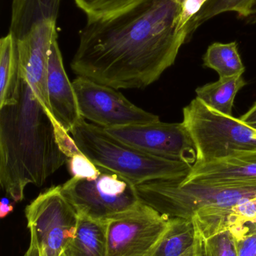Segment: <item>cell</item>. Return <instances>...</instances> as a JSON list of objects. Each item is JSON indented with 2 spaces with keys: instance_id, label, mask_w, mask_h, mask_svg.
<instances>
[{
  "instance_id": "6da1fadb",
  "label": "cell",
  "mask_w": 256,
  "mask_h": 256,
  "mask_svg": "<svg viewBox=\"0 0 256 256\" xmlns=\"http://www.w3.org/2000/svg\"><path fill=\"white\" fill-rule=\"evenodd\" d=\"M183 1L147 0L114 18L87 20L71 61L72 72L116 90L152 85L188 42Z\"/></svg>"
},
{
  "instance_id": "7a4b0ae2",
  "label": "cell",
  "mask_w": 256,
  "mask_h": 256,
  "mask_svg": "<svg viewBox=\"0 0 256 256\" xmlns=\"http://www.w3.org/2000/svg\"><path fill=\"white\" fill-rule=\"evenodd\" d=\"M20 78L15 98L0 106V184L15 202L23 201L29 184L42 186L69 160L52 116Z\"/></svg>"
},
{
  "instance_id": "3957f363",
  "label": "cell",
  "mask_w": 256,
  "mask_h": 256,
  "mask_svg": "<svg viewBox=\"0 0 256 256\" xmlns=\"http://www.w3.org/2000/svg\"><path fill=\"white\" fill-rule=\"evenodd\" d=\"M70 132L80 150L95 165L135 185L161 179H184L192 168L190 164L154 156L125 144L82 118Z\"/></svg>"
},
{
  "instance_id": "277c9868",
  "label": "cell",
  "mask_w": 256,
  "mask_h": 256,
  "mask_svg": "<svg viewBox=\"0 0 256 256\" xmlns=\"http://www.w3.org/2000/svg\"><path fill=\"white\" fill-rule=\"evenodd\" d=\"M141 202L168 218H210L256 198V186H216L182 179H161L136 185Z\"/></svg>"
},
{
  "instance_id": "5b68a950",
  "label": "cell",
  "mask_w": 256,
  "mask_h": 256,
  "mask_svg": "<svg viewBox=\"0 0 256 256\" xmlns=\"http://www.w3.org/2000/svg\"><path fill=\"white\" fill-rule=\"evenodd\" d=\"M183 123L195 144L196 162L256 150L255 128L232 116L214 110L198 98L183 109Z\"/></svg>"
},
{
  "instance_id": "8992f818",
  "label": "cell",
  "mask_w": 256,
  "mask_h": 256,
  "mask_svg": "<svg viewBox=\"0 0 256 256\" xmlns=\"http://www.w3.org/2000/svg\"><path fill=\"white\" fill-rule=\"evenodd\" d=\"M61 189L78 216L94 220H109L133 210L141 203L135 184L101 167L96 177H72L62 185Z\"/></svg>"
},
{
  "instance_id": "52a82bcc",
  "label": "cell",
  "mask_w": 256,
  "mask_h": 256,
  "mask_svg": "<svg viewBox=\"0 0 256 256\" xmlns=\"http://www.w3.org/2000/svg\"><path fill=\"white\" fill-rule=\"evenodd\" d=\"M30 240L40 256H60L75 237L78 216L61 186L39 194L25 209Z\"/></svg>"
},
{
  "instance_id": "ba28073f",
  "label": "cell",
  "mask_w": 256,
  "mask_h": 256,
  "mask_svg": "<svg viewBox=\"0 0 256 256\" xmlns=\"http://www.w3.org/2000/svg\"><path fill=\"white\" fill-rule=\"evenodd\" d=\"M72 85L81 118L99 127L107 129L160 121L158 116L135 106L112 87L81 76Z\"/></svg>"
},
{
  "instance_id": "9c48e42d",
  "label": "cell",
  "mask_w": 256,
  "mask_h": 256,
  "mask_svg": "<svg viewBox=\"0 0 256 256\" xmlns=\"http://www.w3.org/2000/svg\"><path fill=\"white\" fill-rule=\"evenodd\" d=\"M169 218L141 202L133 210L107 221L108 256H150L168 228Z\"/></svg>"
},
{
  "instance_id": "30bf717a",
  "label": "cell",
  "mask_w": 256,
  "mask_h": 256,
  "mask_svg": "<svg viewBox=\"0 0 256 256\" xmlns=\"http://www.w3.org/2000/svg\"><path fill=\"white\" fill-rule=\"evenodd\" d=\"M105 130L122 142L150 154L192 166L196 162L195 144L183 122L158 121Z\"/></svg>"
},
{
  "instance_id": "8fae6325",
  "label": "cell",
  "mask_w": 256,
  "mask_h": 256,
  "mask_svg": "<svg viewBox=\"0 0 256 256\" xmlns=\"http://www.w3.org/2000/svg\"><path fill=\"white\" fill-rule=\"evenodd\" d=\"M57 24L45 22L17 40L19 74L51 114L48 96V58L51 45L57 40Z\"/></svg>"
},
{
  "instance_id": "7c38bea8",
  "label": "cell",
  "mask_w": 256,
  "mask_h": 256,
  "mask_svg": "<svg viewBox=\"0 0 256 256\" xmlns=\"http://www.w3.org/2000/svg\"><path fill=\"white\" fill-rule=\"evenodd\" d=\"M182 182L216 186H256V150L210 162H195Z\"/></svg>"
},
{
  "instance_id": "4fadbf2b",
  "label": "cell",
  "mask_w": 256,
  "mask_h": 256,
  "mask_svg": "<svg viewBox=\"0 0 256 256\" xmlns=\"http://www.w3.org/2000/svg\"><path fill=\"white\" fill-rule=\"evenodd\" d=\"M47 86L51 116L65 130L71 132L81 117L75 90L65 70L57 40L52 44L50 50Z\"/></svg>"
},
{
  "instance_id": "5bb4252c",
  "label": "cell",
  "mask_w": 256,
  "mask_h": 256,
  "mask_svg": "<svg viewBox=\"0 0 256 256\" xmlns=\"http://www.w3.org/2000/svg\"><path fill=\"white\" fill-rule=\"evenodd\" d=\"M61 0H12L9 33L23 38L45 22L57 24Z\"/></svg>"
},
{
  "instance_id": "9a60e30c",
  "label": "cell",
  "mask_w": 256,
  "mask_h": 256,
  "mask_svg": "<svg viewBox=\"0 0 256 256\" xmlns=\"http://www.w3.org/2000/svg\"><path fill=\"white\" fill-rule=\"evenodd\" d=\"M63 254L66 256H108L107 221L79 216L75 237Z\"/></svg>"
},
{
  "instance_id": "2e32d148",
  "label": "cell",
  "mask_w": 256,
  "mask_h": 256,
  "mask_svg": "<svg viewBox=\"0 0 256 256\" xmlns=\"http://www.w3.org/2000/svg\"><path fill=\"white\" fill-rule=\"evenodd\" d=\"M198 228L193 218H170L168 228L150 256H182L196 242Z\"/></svg>"
},
{
  "instance_id": "e0dca14e",
  "label": "cell",
  "mask_w": 256,
  "mask_h": 256,
  "mask_svg": "<svg viewBox=\"0 0 256 256\" xmlns=\"http://www.w3.org/2000/svg\"><path fill=\"white\" fill-rule=\"evenodd\" d=\"M246 84L243 76L219 78L216 82L197 88L196 98L214 110L232 116L234 98Z\"/></svg>"
},
{
  "instance_id": "ac0fdd59",
  "label": "cell",
  "mask_w": 256,
  "mask_h": 256,
  "mask_svg": "<svg viewBox=\"0 0 256 256\" xmlns=\"http://www.w3.org/2000/svg\"><path fill=\"white\" fill-rule=\"evenodd\" d=\"M20 79L17 40L9 32L0 40V106L14 99Z\"/></svg>"
},
{
  "instance_id": "d6986e66",
  "label": "cell",
  "mask_w": 256,
  "mask_h": 256,
  "mask_svg": "<svg viewBox=\"0 0 256 256\" xmlns=\"http://www.w3.org/2000/svg\"><path fill=\"white\" fill-rule=\"evenodd\" d=\"M203 62L205 67L217 72L219 78L243 76L245 72L236 42L212 44L207 48Z\"/></svg>"
},
{
  "instance_id": "ffe728a7",
  "label": "cell",
  "mask_w": 256,
  "mask_h": 256,
  "mask_svg": "<svg viewBox=\"0 0 256 256\" xmlns=\"http://www.w3.org/2000/svg\"><path fill=\"white\" fill-rule=\"evenodd\" d=\"M227 12H234L238 18H249L256 14V0H207L188 24V40L204 22Z\"/></svg>"
},
{
  "instance_id": "44dd1931",
  "label": "cell",
  "mask_w": 256,
  "mask_h": 256,
  "mask_svg": "<svg viewBox=\"0 0 256 256\" xmlns=\"http://www.w3.org/2000/svg\"><path fill=\"white\" fill-rule=\"evenodd\" d=\"M87 21L110 19L125 13L147 0H74Z\"/></svg>"
},
{
  "instance_id": "7402d4cb",
  "label": "cell",
  "mask_w": 256,
  "mask_h": 256,
  "mask_svg": "<svg viewBox=\"0 0 256 256\" xmlns=\"http://www.w3.org/2000/svg\"><path fill=\"white\" fill-rule=\"evenodd\" d=\"M206 256H237V232L225 228L204 237Z\"/></svg>"
},
{
  "instance_id": "603a6c76",
  "label": "cell",
  "mask_w": 256,
  "mask_h": 256,
  "mask_svg": "<svg viewBox=\"0 0 256 256\" xmlns=\"http://www.w3.org/2000/svg\"><path fill=\"white\" fill-rule=\"evenodd\" d=\"M234 228L237 232V256H256V221Z\"/></svg>"
},
{
  "instance_id": "cb8c5ba5",
  "label": "cell",
  "mask_w": 256,
  "mask_h": 256,
  "mask_svg": "<svg viewBox=\"0 0 256 256\" xmlns=\"http://www.w3.org/2000/svg\"><path fill=\"white\" fill-rule=\"evenodd\" d=\"M68 162L72 177L93 178L99 174V167L95 165L82 152L69 158Z\"/></svg>"
},
{
  "instance_id": "d4e9b609",
  "label": "cell",
  "mask_w": 256,
  "mask_h": 256,
  "mask_svg": "<svg viewBox=\"0 0 256 256\" xmlns=\"http://www.w3.org/2000/svg\"><path fill=\"white\" fill-rule=\"evenodd\" d=\"M54 122L57 141H58L62 150L66 154V156L71 158L74 155L81 153V150L77 146L75 140L68 134L67 131L65 130L55 120H54Z\"/></svg>"
},
{
  "instance_id": "484cf974",
  "label": "cell",
  "mask_w": 256,
  "mask_h": 256,
  "mask_svg": "<svg viewBox=\"0 0 256 256\" xmlns=\"http://www.w3.org/2000/svg\"><path fill=\"white\" fill-rule=\"evenodd\" d=\"M197 225V224H196ZM198 228V226H197ZM182 256H206L205 249H204V236L201 234V231L198 228V234H197L196 242L194 246Z\"/></svg>"
},
{
  "instance_id": "4316f807",
  "label": "cell",
  "mask_w": 256,
  "mask_h": 256,
  "mask_svg": "<svg viewBox=\"0 0 256 256\" xmlns=\"http://www.w3.org/2000/svg\"><path fill=\"white\" fill-rule=\"evenodd\" d=\"M14 210L13 204L7 197H3L0 202V218L4 219Z\"/></svg>"
},
{
  "instance_id": "83f0119b",
  "label": "cell",
  "mask_w": 256,
  "mask_h": 256,
  "mask_svg": "<svg viewBox=\"0 0 256 256\" xmlns=\"http://www.w3.org/2000/svg\"><path fill=\"white\" fill-rule=\"evenodd\" d=\"M240 120L251 127L256 126V103L244 115L242 116Z\"/></svg>"
},
{
  "instance_id": "f1b7e54d",
  "label": "cell",
  "mask_w": 256,
  "mask_h": 256,
  "mask_svg": "<svg viewBox=\"0 0 256 256\" xmlns=\"http://www.w3.org/2000/svg\"><path fill=\"white\" fill-rule=\"evenodd\" d=\"M24 256H40L37 246L31 240H30V246Z\"/></svg>"
},
{
  "instance_id": "f546056e",
  "label": "cell",
  "mask_w": 256,
  "mask_h": 256,
  "mask_svg": "<svg viewBox=\"0 0 256 256\" xmlns=\"http://www.w3.org/2000/svg\"><path fill=\"white\" fill-rule=\"evenodd\" d=\"M65 256V254H62V255H61V256Z\"/></svg>"
},
{
  "instance_id": "4dcf8cb0",
  "label": "cell",
  "mask_w": 256,
  "mask_h": 256,
  "mask_svg": "<svg viewBox=\"0 0 256 256\" xmlns=\"http://www.w3.org/2000/svg\"><path fill=\"white\" fill-rule=\"evenodd\" d=\"M253 128H255V129H256V126H253V127H252Z\"/></svg>"
}]
</instances>
